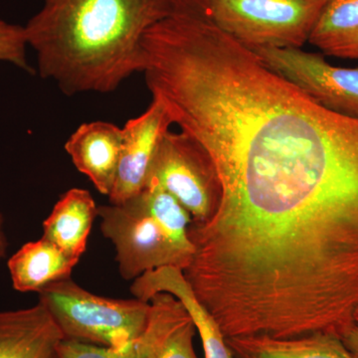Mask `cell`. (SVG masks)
I'll return each instance as SVG.
<instances>
[{
  "mask_svg": "<svg viewBox=\"0 0 358 358\" xmlns=\"http://www.w3.org/2000/svg\"><path fill=\"white\" fill-rule=\"evenodd\" d=\"M7 239L3 230V218L0 213V261L6 255Z\"/></svg>",
  "mask_w": 358,
  "mask_h": 358,
  "instance_id": "44dd1931",
  "label": "cell"
},
{
  "mask_svg": "<svg viewBox=\"0 0 358 358\" xmlns=\"http://www.w3.org/2000/svg\"><path fill=\"white\" fill-rule=\"evenodd\" d=\"M143 288L150 296L159 293L173 294L185 306L196 327L204 358H236L217 322L197 300L181 268L167 266L150 271L143 278Z\"/></svg>",
  "mask_w": 358,
  "mask_h": 358,
  "instance_id": "7c38bea8",
  "label": "cell"
},
{
  "mask_svg": "<svg viewBox=\"0 0 358 358\" xmlns=\"http://www.w3.org/2000/svg\"><path fill=\"white\" fill-rule=\"evenodd\" d=\"M38 294L65 339L122 348L134 343L147 326L150 301L96 296L71 278Z\"/></svg>",
  "mask_w": 358,
  "mask_h": 358,
  "instance_id": "3957f363",
  "label": "cell"
},
{
  "mask_svg": "<svg viewBox=\"0 0 358 358\" xmlns=\"http://www.w3.org/2000/svg\"><path fill=\"white\" fill-rule=\"evenodd\" d=\"M145 82L210 159V217L186 275L253 312L308 315L358 298V119L320 105L202 18L155 52Z\"/></svg>",
  "mask_w": 358,
  "mask_h": 358,
  "instance_id": "6da1fadb",
  "label": "cell"
},
{
  "mask_svg": "<svg viewBox=\"0 0 358 358\" xmlns=\"http://www.w3.org/2000/svg\"><path fill=\"white\" fill-rule=\"evenodd\" d=\"M98 206L91 193L82 188H72L61 196L50 215L43 223V236L78 260L88 244Z\"/></svg>",
  "mask_w": 358,
  "mask_h": 358,
  "instance_id": "5bb4252c",
  "label": "cell"
},
{
  "mask_svg": "<svg viewBox=\"0 0 358 358\" xmlns=\"http://www.w3.org/2000/svg\"><path fill=\"white\" fill-rule=\"evenodd\" d=\"M147 326L134 341L136 358H199L196 327L185 306L167 293L150 298Z\"/></svg>",
  "mask_w": 358,
  "mask_h": 358,
  "instance_id": "9c48e42d",
  "label": "cell"
},
{
  "mask_svg": "<svg viewBox=\"0 0 358 358\" xmlns=\"http://www.w3.org/2000/svg\"><path fill=\"white\" fill-rule=\"evenodd\" d=\"M80 260L42 237L20 247L7 262L13 288L20 293H40L54 282L70 279Z\"/></svg>",
  "mask_w": 358,
  "mask_h": 358,
  "instance_id": "4fadbf2b",
  "label": "cell"
},
{
  "mask_svg": "<svg viewBox=\"0 0 358 358\" xmlns=\"http://www.w3.org/2000/svg\"><path fill=\"white\" fill-rule=\"evenodd\" d=\"M98 217L103 236L114 244L120 274L127 281L166 266L182 271L187 267L138 195L122 204L98 206Z\"/></svg>",
  "mask_w": 358,
  "mask_h": 358,
  "instance_id": "5b68a950",
  "label": "cell"
},
{
  "mask_svg": "<svg viewBox=\"0 0 358 358\" xmlns=\"http://www.w3.org/2000/svg\"><path fill=\"white\" fill-rule=\"evenodd\" d=\"M122 129L107 122H85L66 141L65 150L80 173L88 176L99 192L109 194L114 186Z\"/></svg>",
  "mask_w": 358,
  "mask_h": 358,
  "instance_id": "30bf717a",
  "label": "cell"
},
{
  "mask_svg": "<svg viewBox=\"0 0 358 358\" xmlns=\"http://www.w3.org/2000/svg\"><path fill=\"white\" fill-rule=\"evenodd\" d=\"M268 69L288 80L322 107L358 119V67L329 64L322 54L303 49L252 51Z\"/></svg>",
  "mask_w": 358,
  "mask_h": 358,
  "instance_id": "52a82bcc",
  "label": "cell"
},
{
  "mask_svg": "<svg viewBox=\"0 0 358 358\" xmlns=\"http://www.w3.org/2000/svg\"><path fill=\"white\" fill-rule=\"evenodd\" d=\"M136 195L159 224L174 249L189 265L195 247L188 236V229L192 222L188 211L173 195L159 186L145 185Z\"/></svg>",
  "mask_w": 358,
  "mask_h": 358,
  "instance_id": "e0dca14e",
  "label": "cell"
},
{
  "mask_svg": "<svg viewBox=\"0 0 358 358\" xmlns=\"http://www.w3.org/2000/svg\"><path fill=\"white\" fill-rule=\"evenodd\" d=\"M145 185H157L188 211L192 223L210 217L219 199L215 171L203 148L189 134L167 131L160 140Z\"/></svg>",
  "mask_w": 358,
  "mask_h": 358,
  "instance_id": "8992f818",
  "label": "cell"
},
{
  "mask_svg": "<svg viewBox=\"0 0 358 358\" xmlns=\"http://www.w3.org/2000/svg\"><path fill=\"white\" fill-rule=\"evenodd\" d=\"M174 0H43L24 27L40 77L68 96L110 93L141 72V40Z\"/></svg>",
  "mask_w": 358,
  "mask_h": 358,
  "instance_id": "7a4b0ae2",
  "label": "cell"
},
{
  "mask_svg": "<svg viewBox=\"0 0 358 358\" xmlns=\"http://www.w3.org/2000/svg\"><path fill=\"white\" fill-rule=\"evenodd\" d=\"M355 322H357V324H358V310H357V313H355Z\"/></svg>",
  "mask_w": 358,
  "mask_h": 358,
  "instance_id": "7402d4cb",
  "label": "cell"
},
{
  "mask_svg": "<svg viewBox=\"0 0 358 358\" xmlns=\"http://www.w3.org/2000/svg\"><path fill=\"white\" fill-rule=\"evenodd\" d=\"M331 0H202L209 17L249 50L301 49Z\"/></svg>",
  "mask_w": 358,
  "mask_h": 358,
  "instance_id": "277c9868",
  "label": "cell"
},
{
  "mask_svg": "<svg viewBox=\"0 0 358 358\" xmlns=\"http://www.w3.org/2000/svg\"><path fill=\"white\" fill-rule=\"evenodd\" d=\"M173 124L160 101L152 99L150 107L122 128L121 157L110 203L120 205L145 188L155 150Z\"/></svg>",
  "mask_w": 358,
  "mask_h": 358,
  "instance_id": "ba28073f",
  "label": "cell"
},
{
  "mask_svg": "<svg viewBox=\"0 0 358 358\" xmlns=\"http://www.w3.org/2000/svg\"><path fill=\"white\" fill-rule=\"evenodd\" d=\"M308 42L322 55L358 60V0H331Z\"/></svg>",
  "mask_w": 358,
  "mask_h": 358,
  "instance_id": "2e32d148",
  "label": "cell"
},
{
  "mask_svg": "<svg viewBox=\"0 0 358 358\" xmlns=\"http://www.w3.org/2000/svg\"><path fill=\"white\" fill-rule=\"evenodd\" d=\"M343 345L352 353L353 357L358 358V324L355 322L341 336Z\"/></svg>",
  "mask_w": 358,
  "mask_h": 358,
  "instance_id": "ffe728a7",
  "label": "cell"
},
{
  "mask_svg": "<svg viewBox=\"0 0 358 358\" xmlns=\"http://www.w3.org/2000/svg\"><path fill=\"white\" fill-rule=\"evenodd\" d=\"M56 358H136V353L134 343L115 348L64 338L59 343Z\"/></svg>",
  "mask_w": 358,
  "mask_h": 358,
  "instance_id": "d6986e66",
  "label": "cell"
},
{
  "mask_svg": "<svg viewBox=\"0 0 358 358\" xmlns=\"http://www.w3.org/2000/svg\"><path fill=\"white\" fill-rule=\"evenodd\" d=\"M62 333L41 303L0 312V358H56Z\"/></svg>",
  "mask_w": 358,
  "mask_h": 358,
  "instance_id": "8fae6325",
  "label": "cell"
},
{
  "mask_svg": "<svg viewBox=\"0 0 358 358\" xmlns=\"http://www.w3.org/2000/svg\"><path fill=\"white\" fill-rule=\"evenodd\" d=\"M24 27L0 20V62L10 63L28 73H34L27 60Z\"/></svg>",
  "mask_w": 358,
  "mask_h": 358,
  "instance_id": "ac0fdd59",
  "label": "cell"
},
{
  "mask_svg": "<svg viewBox=\"0 0 358 358\" xmlns=\"http://www.w3.org/2000/svg\"><path fill=\"white\" fill-rule=\"evenodd\" d=\"M226 339L236 358H355L341 338L333 334L289 339L267 336Z\"/></svg>",
  "mask_w": 358,
  "mask_h": 358,
  "instance_id": "9a60e30c",
  "label": "cell"
}]
</instances>
